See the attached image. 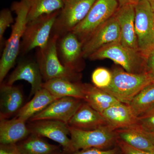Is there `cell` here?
Segmentation results:
<instances>
[{
	"mask_svg": "<svg viewBox=\"0 0 154 154\" xmlns=\"http://www.w3.org/2000/svg\"><path fill=\"white\" fill-rule=\"evenodd\" d=\"M148 1H149V2L150 4L152 9L153 11L154 12V0H148Z\"/></svg>",
	"mask_w": 154,
	"mask_h": 154,
	"instance_id": "cell-36",
	"label": "cell"
},
{
	"mask_svg": "<svg viewBox=\"0 0 154 154\" xmlns=\"http://www.w3.org/2000/svg\"><path fill=\"white\" fill-rule=\"evenodd\" d=\"M146 131L148 136L149 137V138L152 141L154 145V131Z\"/></svg>",
	"mask_w": 154,
	"mask_h": 154,
	"instance_id": "cell-35",
	"label": "cell"
},
{
	"mask_svg": "<svg viewBox=\"0 0 154 154\" xmlns=\"http://www.w3.org/2000/svg\"><path fill=\"white\" fill-rule=\"evenodd\" d=\"M84 101L101 114L107 108L120 102L102 89L89 84H85Z\"/></svg>",
	"mask_w": 154,
	"mask_h": 154,
	"instance_id": "cell-23",
	"label": "cell"
},
{
	"mask_svg": "<svg viewBox=\"0 0 154 154\" xmlns=\"http://www.w3.org/2000/svg\"><path fill=\"white\" fill-rule=\"evenodd\" d=\"M102 114L114 130L138 124V117L129 104L120 102L107 108Z\"/></svg>",
	"mask_w": 154,
	"mask_h": 154,
	"instance_id": "cell-16",
	"label": "cell"
},
{
	"mask_svg": "<svg viewBox=\"0 0 154 154\" xmlns=\"http://www.w3.org/2000/svg\"><path fill=\"white\" fill-rule=\"evenodd\" d=\"M24 96L18 87L1 84L0 119H9L17 113L23 107Z\"/></svg>",
	"mask_w": 154,
	"mask_h": 154,
	"instance_id": "cell-17",
	"label": "cell"
},
{
	"mask_svg": "<svg viewBox=\"0 0 154 154\" xmlns=\"http://www.w3.org/2000/svg\"><path fill=\"white\" fill-rule=\"evenodd\" d=\"M115 131L118 138L133 147L140 150L154 152L153 144L145 131L139 125L116 130Z\"/></svg>",
	"mask_w": 154,
	"mask_h": 154,
	"instance_id": "cell-21",
	"label": "cell"
},
{
	"mask_svg": "<svg viewBox=\"0 0 154 154\" xmlns=\"http://www.w3.org/2000/svg\"><path fill=\"white\" fill-rule=\"evenodd\" d=\"M19 80H24L30 83L31 87L30 96L41 90L43 80L37 62L30 60L19 62L5 83L13 85Z\"/></svg>",
	"mask_w": 154,
	"mask_h": 154,
	"instance_id": "cell-14",
	"label": "cell"
},
{
	"mask_svg": "<svg viewBox=\"0 0 154 154\" xmlns=\"http://www.w3.org/2000/svg\"><path fill=\"white\" fill-rule=\"evenodd\" d=\"M28 6V23L36 18L62 8L64 0H22Z\"/></svg>",
	"mask_w": 154,
	"mask_h": 154,
	"instance_id": "cell-25",
	"label": "cell"
},
{
	"mask_svg": "<svg viewBox=\"0 0 154 154\" xmlns=\"http://www.w3.org/2000/svg\"><path fill=\"white\" fill-rule=\"evenodd\" d=\"M51 154H66L63 152H60V151H59L55 152Z\"/></svg>",
	"mask_w": 154,
	"mask_h": 154,
	"instance_id": "cell-37",
	"label": "cell"
},
{
	"mask_svg": "<svg viewBox=\"0 0 154 154\" xmlns=\"http://www.w3.org/2000/svg\"><path fill=\"white\" fill-rule=\"evenodd\" d=\"M69 126L75 152L89 148L108 149L116 146L117 134L109 125L89 130Z\"/></svg>",
	"mask_w": 154,
	"mask_h": 154,
	"instance_id": "cell-7",
	"label": "cell"
},
{
	"mask_svg": "<svg viewBox=\"0 0 154 154\" xmlns=\"http://www.w3.org/2000/svg\"><path fill=\"white\" fill-rule=\"evenodd\" d=\"M82 101L71 97L59 98L53 102L41 112L31 117L29 121L52 119L68 124L82 103Z\"/></svg>",
	"mask_w": 154,
	"mask_h": 154,
	"instance_id": "cell-13",
	"label": "cell"
},
{
	"mask_svg": "<svg viewBox=\"0 0 154 154\" xmlns=\"http://www.w3.org/2000/svg\"><path fill=\"white\" fill-rule=\"evenodd\" d=\"M11 10L15 12L17 17L0 60L1 84L3 82L8 73L15 65L20 53L22 36L28 23V8L24 1L21 0L20 2H14L11 6Z\"/></svg>",
	"mask_w": 154,
	"mask_h": 154,
	"instance_id": "cell-2",
	"label": "cell"
},
{
	"mask_svg": "<svg viewBox=\"0 0 154 154\" xmlns=\"http://www.w3.org/2000/svg\"><path fill=\"white\" fill-rule=\"evenodd\" d=\"M42 88L57 98L71 97L84 100L85 84L64 79H54L45 82Z\"/></svg>",
	"mask_w": 154,
	"mask_h": 154,
	"instance_id": "cell-20",
	"label": "cell"
},
{
	"mask_svg": "<svg viewBox=\"0 0 154 154\" xmlns=\"http://www.w3.org/2000/svg\"><path fill=\"white\" fill-rule=\"evenodd\" d=\"M129 105L137 117L154 106V83L141 91Z\"/></svg>",
	"mask_w": 154,
	"mask_h": 154,
	"instance_id": "cell-26",
	"label": "cell"
},
{
	"mask_svg": "<svg viewBox=\"0 0 154 154\" xmlns=\"http://www.w3.org/2000/svg\"><path fill=\"white\" fill-rule=\"evenodd\" d=\"M91 79L94 86L104 89L110 85L111 82L112 72L105 68H97L93 72Z\"/></svg>",
	"mask_w": 154,
	"mask_h": 154,
	"instance_id": "cell-27",
	"label": "cell"
},
{
	"mask_svg": "<svg viewBox=\"0 0 154 154\" xmlns=\"http://www.w3.org/2000/svg\"><path fill=\"white\" fill-rule=\"evenodd\" d=\"M135 30L138 47L146 57L154 48V12L148 0L135 5Z\"/></svg>",
	"mask_w": 154,
	"mask_h": 154,
	"instance_id": "cell-9",
	"label": "cell"
},
{
	"mask_svg": "<svg viewBox=\"0 0 154 154\" xmlns=\"http://www.w3.org/2000/svg\"><path fill=\"white\" fill-rule=\"evenodd\" d=\"M17 147L18 154H51L60 150L59 146L50 143L34 134L17 143Z\"/></svg>",
	"mask_w": 154,
	"mask_h": 154,
	"instance_id": "cell-24",
	"label": "cell"
},
{
	"mask_svg": "<svg viewBox=\"0 0 154 154\" xmlns=\"http://www.w3.org/2000/svg\"><path fill=\"white\" fill-rule=\"evenodd\" d=\"M97 0H64L51 35L59 38L72 32L86 17Z\"/></svg>",
	"mask_w": 154,
	"mask_h": 154,
	"instance_id": "cell-8",
	"label": "cell"
},
{
	"mask_svg": "<svg viewBox=\"0 0 154 154\" xmlns=\"http://www.w3.org/2000/svg\"><path fill=\"white\" fill-rule=\"evenodd\" d=\"M88 58L92 60L110 59L120 66L125 71L131 73L148 72L145 56L139 50L125 47L119 42L103 46Z\"/></svg>",
	"mask_w": 154,
	"mask_h": 154,
	"instance_id": "cell-3",
	"label": "cell"
},
{
	"mask_svg": "<svg viewBox=\"0 0 154 154\" xmlns=\"http://www.w3.org/2000/svg\"><path fill=\"white\" fill-rule=\"evenodd\" d=\"M33 96V99L23 105L16 117L27 122L58 99L43 88L36 92Z\"/></svg>",
	"mask_w": 154,
	"mask_h": 154,
	"instance_id": "cell-22",
	"label": "cell"
},
{
	"mask_svg": "<svg viewBox=\"0 0 154 154\" xmlns=\"http://www.w3.org/2000/svg\"><path fill=\"white\" fill-rule=\"evenodd\" d=\"M111 72L112 79L110 85L102 89L125 104H129L141 91L154 83V75L149 72L131 73L115 68Z\"/></svg>",
	"mask_w": 154,
	"mask_h": 154,
	"instance_id": "cell-1",
	"label": "cell"
},
{
	"mask_svg": "<svg viewBox=\"0 0 154 154\" xmlns=\"http://www.w3.org/2000/svg\"><path fill=\"white\" fill-rule=\"evenodd\" d=\"M0 154H18L17 144H0Z\"/></svg>",
	"mask_w": 154,
	"mask_h": 154,
	"instance_id": "cell-32",
	"label": "cell"
},
{
	"mask_svg": "<svg viewBox=\"0 0 154 154\" xmlns=\"http://www.w3.org/2000/svg\"><path fill=\"white\" fill-rule=\"evenodd\" d=\"M116 145L119 147L122 154H154V152L144 151L134 148L119 138Z\"/></svg>",
	"mask_w": 154,
	"mask_h": 154,
	"instance_id": "cell-31",
	"label": "cell"
},
{
	"mask_svg": "<svg viewBox=\"0 0 154 154\" xmlns=\"http://www.w3.org/2000/svg\"><path fill=\"white\" fill-rule=\"evenodd\" d=\"M117 0H97L86 17L72 31L83 45L93 33L115 14Z\"/></svg>",
	"mask_w": 154,
	"mask_h": 154,
	"instance_id": "cell-5",
	"label": "cell"
},
{
	"mask_svg": "<svg viewBox=\"0 0 154 154\" xmlns=\"http://www.w3.org/2000/svg\"><path fill=\"white\" fill-rule=\"evenodd\" d=\"M120 27L114 15L95 31L83 45L84 58L89 57L103 46L110 43L120 42Z\"/></svg>",
	"mask_w": 154,
	"mask_h": 154,
	"instance_id": "cell-12",
	"label": "cell"
},
{
	"mask_svg": "<svg viewBox=\"0 0 154 154\" xmlns=\"http://www.w3.org/2000/svg\"><path fill=\"white\" fill-rule=\"evenodd\" d=\"M146 67L147 71L154 75V48L146 57Z\"/></svg>",
	"mask_w": 154,
	"mask_h": 154,
	"instance_id": "cell-33",
	"label": "cell"
},
{
	"mask_svg": "<svg viewBox=\"0 0 154 154\" xmlns=\"http://www.w3.org/2000/svg\"><path fill=\"white\" fill-rule=\"evenodd\" d=\"M82 47V42L72 32L59 38L57 49L61 63L69 69L81 73L85 66Z\"/></svg>",
	"mask_w": 154,
	"mask_h": 154,
	"instance_id": "cell-11",
	"label": "cell"
},
{
	"mask_svg": "<svg viewBox=\"0 0 154 154\" xmlns=\"http://www.w3.org/2000/svg\"><path fill=\"white\" fill-rule=\"evenodd\" d=\"M68 125L72 127L85 130L108 125L103 115L85 102H82Z\"/></svg>",
	"mask_w": 154,
	"mask_h": 154,
	"instance_id": "cell-18",
	"label": "cell"
},
{
	"mask_svg": "<svg viewBox=\"0 0 154 154\" xmlns=\"http://www.w3.org/2000/svg\"><path fill=\"white\" fill-rule=\"evenodd\" d=\"M114 16L120 27V43L125 47L139 49L135 30L134 5H126L119 7Z\"/></svg>",
	"mask_w": 154,
	"mask_h": 154,
	"instance_id": "cell-15",
	"label": "cell"
},
{
	"mask_svg": "<svg viewBox=\"0 0 154 154\" xmlns=\"http://www.w3.org/2000/svg\"><path fill=\"white\" fill-rule=\"evenodd\" d=\"M26 122L17 117L0 119V144H16L28 137L31 132Z\"/></svg>",
	"mask_w": 154,
	"mask_h": 154,
	"instance_id": "cell-19",
	"label": "cell"
},
{
	"mask_svg": "<svg viewBox=\"0 0 154 154\" xmlns=\"http://www.w3.org/2000/svg\"><path fill=\"white\" fill-rule=\"evenodd\" d=\"M31 134L48 138L59 144L66 154L74 152L68 124L58 120L43 119L29 121L27 124Z\"/></svg>",
	"mask_w": 154,
	"mask_h": 154,
	"instance_id": "cell-10",
	"label": "cell"
},
{
	"mask_svg": "<svg viewBox=\"0 0 154 154\" xmlns=\"http://www.w3.org/2000/svg\"><path fill=\"white\" fill-rule=\"evenodd\" d=\"M60 10L42 15L27 23L21 41V54L24 55L34 48H42L47 45Z\"/></svg>",
	"mask_w": 154,
	"mask_h": 154,
	"instance_id": "cell-6",
	"label": "cell"
},
{
	"mask_svg": "<svg viewBox=\"0 0 154 154\" xmlns=\"http://www.w3.org/2000/svg\"><path fill=\"white\" fill-rule=\"evenodd\" d=\"M58 36L51 35L46 46L38 48L36 62L45 82L54 79H64L76 82H81L82 75L67 68L58 56L57 44Z\"/></svg>",
	"mask_w": 154,
	"mask_h": 154,
	"instance_id": "cell-4",
	"label": "cell"
},
{
	"mask_svg": "<svg viewBox=\"0 0 154 154\" xmlns=\"http://www.w3.org/2000/svg\"><path fill=\"white\" fill-rule=\"evenodd\" d=\"M14 22L11 11L9 9H4L0 13V42L3 45V36L7 28Z\"/></svg>",
	"mask_w": 154,
	"mask_h": 154,
	"instance_id": "cell-29",
	"label": "cell"
},
{
	"mask_svg": "<svg viewBox=\"0 0 154 154\" xmlns=\"http://www.w3.org/2000/svg\"><path fill=\"white\" fill-rule=\"evenodd\" d=\"M71 154H122L121 149L117 145L108 149L89 148L77 151Z\"/></svg>",
	"mask_w": 154,
	"mask_h": 154,
	"instance_id": "cell-30",
	"label": "cell"
},
{
	"mask_svg": "<svg viewBox=\"0 0 154 154\" xmlns=\"http://www.w3.org/2000/svg\"><path fill=\"white\" fill-rule=\"evenodd\" d=\"M140 1L141 0H117L119 3V7L128 5H135Z\"/></svg>",
	"mask_w": 154,
	"mask_h": 154,
	"instance_id": "cell-34",
	"label": "cell"
},
{
	"mask_svg": "<svg viewBox=\"0 0 154 154\" xmlns=\"http://www.w3.org/2000/svg\"><path fill=\"white\" fill-rule=\"evenodd\" d=\"M137 125L146 131H154V106L138 117Z\"/></svg>",
	"mask_w": 154,
	"mask_h": 154,
	"instance_id": "cell-28",
	"label": "cell"
}]
</instances>
